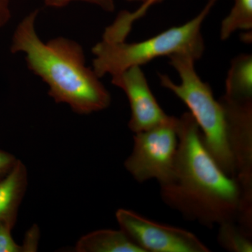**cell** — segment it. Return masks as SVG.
I'll return each mask as SVG.
<instances>
[{"label":"cell","mask_w":252,"mask_h":252,"mask_svg":"<svg viewBox=\"0 0 252 252\" xmlns=\"http://www.w3.org/2000/svg\"><path fill=\"white\" fill-rule=\"evenodd\" d=\"M38 14V10L32 11L18 25L11 53L26 55L30 70L47 84L49 95L57 103L67 104L79 114L108 108L111 94L94 69L86 66L80 44L63 36L44 42L36 31Z\"/></svg>","instance_id":"obj_2"},{"label":"cell","mask_w":252,"mask_h":252,"mask_svg":"<svg viewBox=\"0 0 252 252\" xmlns=\"http://www.w3.org/2000/svg\"><path fill=\"white\" fill-rule=\"evenodd\" d=\"M13 228L0 222V252H23V246L14 241L11 235Z\"/></svg>","instance_id":"obj_14"},{"label":"cell","mask_w":252,"mask_h":252,"mask_svg":"<svg viewBox=\"0 0 252 252\" xmlns=\"http://www.w3.org/2000/svg\"><path fill=\"white\" fill-rule=\"evenodd\" d=\"M77 252H144L122 230L102 229L79 239Z\"/></svg>","instance_id":"obj_10"},{"label":"cell","mask_w":252,"mask_h":252,"mask_svg":"<svg viewBox=\"0 0 252 252\" xmlns=\"http://www.w3.org/2000/svg\"><path fill=\"white\" fill-rule=\"evenodd\" d=\"M227 98L252 101V56L241 54L232 60L225 82Z\"/></svg>","instance_id":"obj_11"},{"label":"cell","mask_w":252,"mask_h":252,"mask_svg":"<svg viewBox=\"0 0 252 252\" xmlns=\"http://www.w3.org/2000/svg\"><path fill=\"white\" fill-rule=\"evenodd\" d=\"M178 147L170 178L160 185L163 203L184 218L208 228L236 222L240 193L234 177L219 166L203 144L190 112L177 118Z\"/></svg>","instance_id":"obj_1"},{"label":"cell","mask_w":252,"mask_h":252,"mask_svg":"<svg viewBox=\"0 0 252 252\" xmlns=\"http://www.w3.org/2000/svg\"><path fill=\"white\" fill-rule=\"evenodd\" d=\"M127 1H140V2L142 3V6L139 9L137 10V11H135V12L132 13L133 14L134 18H136V20L137 18L141 17V16H143L144 13L148 10L149 8L152 6V0H127Z\"/></svg>","instance_id":"obj_19"},{"label":"cell","mask_w":252,"mask_h":252,"mask_svg":"<svg viewBox=\"0 0 252 252\" xmlns=\"http://www.w3.org/2000/svg\"><path fill=\"white\" fill-rule=\"evenodd\" d=\"M116 219L122 230L144 252H210L191 232L146 218L126 209H119Z\"/></svg>","instance_id":"obj_7"},{"label":"cell","mask_w":252,"mask_h":252,"mask_svg":"<svg viewBox=\"0 0 252 252\" xmlns=\"http://www.w3.org/2000/svg\"><path fill=\"white\" fill-rule=\"evenodd\" d=\"M227 142L235 169L240 201L236 222L252 236V101L240 102L222 95Z\"/></svg>","instance_id":"obj_5"},{"label":"cell","mask_w":252,"mask_h":252,"mask_svg":"<svg viewBox=\"0 0 252 252\" xmlns=\"http://www.w3.org/2000/svg\"><path fill=\"white\" fill-rule=\"evenodd\" d=\"M11 16L10 0H0V28L7 24Z\"/></svg>","instance_id":"obj_18"},{"label":"cell","mask_w":252,"mask_h":252,"mask_svg":"<svg viewBox=\"0 0 252 252\" xmlns=\"http://www.w3.org/2000/svg\"><path fill=\"white\" fill-rule=\"evenodd\" d=\"M217 242L225 251L252 252V237L247 234L235 221L224 222L219 225Z\"/></svg>","instance_id":"obj_13"},{"label":"cell","mask_w":252,"mask_h":252,"mask_svg":"<svg viewBox=\"0 0 252 252\" xmlns=\"http://www.w3.org/2000/svg\"><path fill=\"white\" fill-rule=\"evenodd\" d=\"M177 118L170 116L152 128L135 133L133 148L124 162L126 170L139 183L157 180L165 184L171 177L178 147Z\"/></svg>","instance_id":"obj_6"},{"label":"cell","mask_w":252,"mask_h":252,"mask_svg":"<svg viewBox=\"0 0 252 252\" xmlns=\"http://www.w3.org/2000/svg\"><path fill=\"white\" fill-rule=\"evenodd\" d=\"M111 77L113 85L122 89L128 99L131 112L128 127L134 134L152 128L170 117L158 103L140 66Z\"/></svg>","instance_id":"obj_8"},{"label":"cell","mask_w":252,"mask_h":252,"mask_svg":"<svg viewBox=\"0 0 252 252\" xmlns=\"http://www.w3.org/2000/svg\"><path fill=\"white\" fill-rule=\"evenodd\" d=\"M218 0H209L203 10L188 22L162 32L146 40L127 43L125 40L102 39L93 47V69L98 77L112 76L133 66L177 53H189L197 61L203 56L205 42L201 28Z\"/></svg>","instance_id":"obj_3"},{"label":"cell","mask_w":252,"mask_h":252,"mask_svg":"<svg viewBox=\"0 0 252 252\" xmlns=\"http://www.w3.org/2000/svg\"><path fill=\"white\" fill-rule=\"evenodd\" d=\"M159 1H160V0H152V4L153 5L155 4V3L158 2Z\"/></svg>","instance_id":"obj_20"},{"label":"cell","mask_w":252,"mask_h":252,"mask_svg":"<svg viewBox=\"0 0 252 252\" xmlns=\"http://www.w3.org/2000/svg\"><path fill=\"white\" fill-rule=\"evenodd\" d=\"M76 1L95 5L107 12H113L116 8L114 0H45V4L50 7L62 8Z\"/></svg>","instance_id":"obj_15"},{"label":"cell","mask_w":252,"mask_h":252,"mask_svg":"<svg viewBox=\"0 0 252 252\" xmlns=\"http://www.w3.org/2000/svg\"><path fill=\"white\" fill-rule=\"evenodd\" d=\"M17 160L13 154L0 149V180L9 173Z\"/></svg>","instance_id":"obj_16"},{"label":"cell","mask_w":252,"mask_h":252,"mask_svg":"<svg viewBox=\"0 0 252 252\" xmlns=\"http://www.w3.org/2000/svg\"><path fill=\"white\" fill-rule=\"evenodd\" d=\"M38 238L39 237H38L37 228H34V227L30 230V232H28L26 241H25L24 245H23L24 252L36 251Z\"/></svg>","instance_id":"obj_17"},{"label":"cell","mask_w":252,"mask_h":252,"mask_svg":"<svg viewBox=\"0 0 252 252\" xmlns=\"http://www.w3.org/2000/svg\"><path fill=\"white\" fill-rule=\"evenodd\" d=\"M252 30V0H235L229 14L220 23V39L226 40L235 32Z\"/></svg>","instance_id":"obj_12"},{"label":"cell","mask_w":252,"mask_h":252,"mask_svg":"<svg viewBox=\"0 0 252 252\" xmlns=\"http://www.w3.org/2000/svg\"><path fill=\"white\" fill-rule=\"evenodd\" d=\"M169 63L180 78L176 84L167 74H158L162 87L171 91L190 109L200 127L203 144L219 166L226 175L235 178L223 108L214 97L211 86L202 80L195 70L196 59L189 53L169 56Z\"/></svg>","instance_id":"obj_4"},{"label":"cell","mask_w":252,"mask_h":252,"mask_svg":"<svg viewBox=\"0 0 252 252\" xmlns=\"http://www.w3.org/2000/svg\"><path fill=\"white\" fill-rule=\"evenodd\" d=\"M28 182L27 168L18 159L9 173L0 180V222L12 228L17 220Z\"/></svg>","instance_id":"obj_9"}]
</instances>
